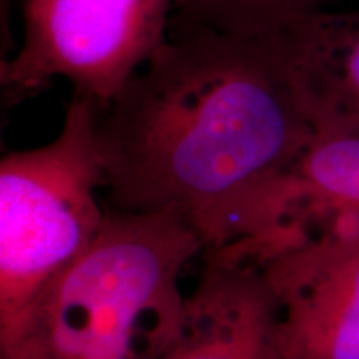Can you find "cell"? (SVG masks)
<instances>
[{"label":"cell","instance_id":"6","mask_svg":"<svg viewBox=\"0 0 359 359\" xmlns=\"http://www.w3.org/2000/svg\"><path fill=\"white\" fill-rule=\"evenodd\" d=\"M160 359H280L278 303L263 273L251 264L206 258Z\"/></svg>","mask_w":359,"mask_h":359},{"label":"cell","instance_id":"1","mask_svg":"<svg viewBox=\"0 0 359 359\" xmlns=\"http://www.w3.org/2000/svg\"><path fill=\"white\" fill-rule=\"evenodd\" d=\"M314 127L273 37L173 20L154 57L100 111L107 203L173 210L205 251L259 235L288 206Z\"/></svg>","mask_w":359,"mask_h":359},{"label":"cell","instance_id":"7","mask_svg":"<svg viewBox=\"0 0 359 359\" xmlns=\"http://www.w3.org/2000/svg\"><path fill=\"white\" fill-rule=\"evenodd\" d=\"M316 133H359V2L299 17L271 35Z\"/></svg>","mask_w":359,"mask_h":359},{"label":"cell","instance_id":"4","mask_svg":"<svg viewBox=\"0 0 359 359\" xmlns=\"http://www.w3.org/2000/svg\"><path fill=\"white\" fill-rule=\"evenodd\" d=\"M175 0H22L24 39L2 62L13 100L55 79L105 110L170 32Z\"/></svg>","mask_w":359,"mask_h":359},{"label":"cell","instance_id":"8","mask_svg":"<svg viewBox=\"0 0 359 359\" xmlns=\"http://www.w3.org/2000/svg\"><path fill=\"white\" fill-rule=\"evenodd\" d=\"M359 0H175V20L236 37H271L299 17Z\"/></svg>","mask_w":359,"mask_h":359},{"label":"cell","instance_id":"9","mask_svg":"<svg viewBox=\"0 0 359 359\" xmlns=\"http://www.w3.org/2000/svg\"><path fill=\"white\" fill-rule=\"evenodd\" d=\"M293 175L318 200L359 213V133H316Z\"/></svg>","mask_w":359,"mask_h":359},{"label":"cell","instance_id":"5","mask_svg":"<svg viewBox=\"0 0 359 359\" xmlns=\"http://www.w3.org/2000/svg\"><path fill=\"white\" fill-rule=\"evenodd\" d=\"M251 266L278 303L280 359H359V213L320 200L298 240Z\"/></svg>","mask_w":359,"mask_h":359},{"label":"cell","instance_id":"2","mask_svg":"<svg viewBox=\"0 0 359 359\" xmlns=\"http://www.w3.org/2000/svg\"><path fill=\"white\" fill-rule=\"evenodd\" d=\"M200 251L173 210L107 208L95 241L40 291L0 359H160L185 311L180 275Z\"/></svg>","mask_w":359,"mask_h":359},{"label":"cell","instance_id":"3","mask_svg":"<svg viewBox=\"0 0 359 359\" xmlns=\"http://www.w3.org/2000/svg\"><path fill=\"white\" fill-rule=\"evenodd\" d=\"M97 103L72 97L52 142L0 161V343L40 291L82 257L107 218Z\"/></svg>","mask_w":359,"mask_h":359}]
</instances>
